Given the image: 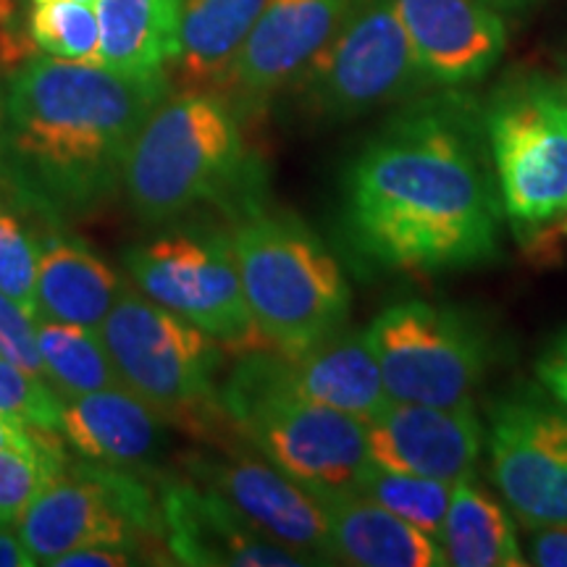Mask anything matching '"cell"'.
Returning <instances> with one entry per match:
<instances>
[{"label": "cell", "mask_w": 567, "mask_h": 567, "mask_svg": "<svg viewBox=\"0 0 567 567\" xmlns=\"http://www.w3.org/2000/svg\"><path fill=\"white\" fill-rule=\"evenodd\" d=\"M505 221L484 111L465 90L400 103L344 174V234L381 271L431 276L492 264Z\"/></svg>", "instance_id": "obj_1"}, {"label": "cell", "mask_w": 567, "mask_h": 567, "mask_svg": "<svg viewBox=\"0 0 567 567\" xmlns=\"http://www.w3.org/2000/svg\"><path fill=\"white\" fill-rule=\"evenodd\" d=\"M166 97V74L34 55L6 84L13 200L48 218L97 208L122 187L134 134Z\"/></svg>", "instance_id": "obj_2"}, {"label": "cell", "mask_w": 567, "mask_h": 567, "mask_svg": "<svg viewBox=\"0 0 567 567\" xmlns=\"http://www.w3.org/2000/svg\"><path fill=\"white\" fill-rule=\"evenodd\" d=\"M122 189L142 224H168L200 205L234 218L266 200V166L250 153L243 113L221 92L166 97L134 134Z\"/></svg>", "instance_id": "obj_3"}, {"label": "cell", "mask_w": 567, "mask_h": 567, "mask_svg": "<svg viewBox=\"0 0 567 567\" xmlns=\"http://www.w3.org/2000/svg\"><path fill=\"white\" fill-rule=\"evenodd\" d=\"M245 302L274 352L297 358L350 321V281L321 237L266 200L231 218Z\"/></svg>", "instance_id": "obj_4"}, {"label": "cell", "mask_w": 567, "mask_h": 567, "mask_svg": "<svg viewBox=\"0 0 567 567\" xmlns=\"http://www.w3.org/2000/svg\"><path fill=\"white\" fill-rule=\"evenodd\" d=\"M218 402L243 439L318 499L360 492L373 467L365 423L297 392L279 352H245Z\"/></svg>", "instance_id": "obj_5"}, {"label": "cell", "mask_w": 567, "mask_h": 567, "mask_svg": "<svg viewBox=\"0 0 567 567\" xmlns=\"http://www.w3.org/2000/svg\"><path fill=\"white\" fill-rule=\"evenodd\" d=\"M124 386L168 423L203 439L226 421L216 375L224 344L195 323L126 287L101 326Z\"/></svg>", "instance_id": "obj_6"}, {"label": "cell", "mask_w": 567, "mask_h": 567, "mask_svg": "<svg viewBox=\"0 0 567 567\" xmlns=\"http://www.w3.org/2000/svg\"><path fill=\"white\" fill-rule=\"evenodd\" d=\"M481 111L505 218L528 239L567 216V95L542 71H515Z\"/></svg>", "instance_id": "obj_7"}, {"label": "cell", "mask_w": 567, "mask_h": 567, "mask_svg": "<svg viewBox=\"0 0 567 567\" xmlns=\"http://www.w3.org/2000/svg\"><path fill=\"white\" fill-rule=\"evenodd\" d=\"M310 118L342 124L434 90L394 0H350L337 30L289 84Z\"/></svg>", "instance_id": "obj_8"}, {"label": "cell", "mask_w": 567, "mask_h": 567, "mask_svg": "<svg viewBox=\"0 0 567 567\" xmlns=\"http://www.w3.org/2000/svg\"><path fill=\"white\" fill-rule=\"evenodd\" d=\"M389 400L417 405H473L494 363L484 323L463 308L431 300L386 305L365 329Z\"/></svg>", "instance_id": "obj_9"}, {"label": "cell", "mask_w": 567, "mask_h": 567, "mask_svg": "<svg viewBox=\"0 0 567 567\" xmlns=\"http://www.w3.org/2000/svg\"><path fill=\"white\" fill-rule=\"evenodd\" d=\"M19 536L38 565L82 547H132L147 557V547H166V526L158 492L142 473L87 463L63 473L32 502L19 520Z\"/></svg>", "instance_id": "obj_10"}, {"label": "cell", "mask_w": 567, "mask_h": 567, "mask_svg": "<svg viewBox=\"0 0 567 567\" xmlns=\"http://www.w3.org/2000/svg\"><path fill=\"white\" fill-rule=\"evenodd\" d=\"M124 266L134 287L234 350H271L245 302L231 234L187 226L130 247Z\"/></svg>", "instance_id": "obj_11"}, {"label": "cell", "mask_w": 567, "mask_h": 567, "mask_svg": "<svg viewBox=\"0 0 567 567\" xmlns=\"http://www.w3.org/2000/svg\"><path fill=\"white\" fill-rule=\"evenodd\" d=\"M488 467L523 528L567 520V410L542 384L496 396L486 425Z\"/></svg>", "instance_id": "obj_12"}, {"label": "cell", "mask_w": 567, "mask_h": 567, "mask_svg": "<svg viewBox=\"0 0 567 567\" xmlns=\"http://www.w3.org/2000/svg\"><path fill=\"white\" fill-rule=\"evenodd\" d=\"M205 444L182 457L184 476L224 496L255 528L310 565H339L318 496L268 463L239 431L229 442L218 425Z\"/></svg>", "instance_id": "obj_13"}, {"label": "cell", "mask_w": 567, "mask_h": 567, "mask_svg": "<svg viewBox=\"0 0 567 567\" xmlns=\"http://www.w3.org/2000/svg\"><path fill=\"white\" fill-rule=\"evenodd\" d=\"M166 549L176 565L193 567H302L310 565L268 538L213 488L189 476L158 481Z\"/></svg>", "instance_id": "obj_14"}, {"label": "cell", "mask_w": 567, "mask_h": 567, "mask_svg": "<svg viewBox=\"0 0 567 567\" xmlns=\"http://www.w3.org/2000/svg\"><path fill=\"white\" fill-rule=\"evenodd\" d=\"M365 439L373 467L446 484L476 473L486 444L476 402L436 408L389 400L386 408L365 423Z\"/></svg>", "instance_id": "obj_15"}, {"label": "cell", "mask_w": 567, "mask_h": 567, "mask_svg": "<svg viewBox=\"0 0 567 567\" xmlns=\"http://www.w3.org/2000/svg\"><path fill=\"white\" fill-rule=\"evenodd\" d=\"M347 6L350 0H266L224 95L245 113L289 90L337 30Z\"/></svg>", "instance_id": "obj_16"}, {"label": "cell", "mask_w": 567, "mask_h": 567, "mask_svg": "<svg viewBox=\"0 0 567 567\" xmlns=\"http://www.w3.org/2000/svg\"><path fill=\"white\" fill-rule=\"evenodd\" d=\"M434 90H467L499 63L507 24L481 0H394Z\"/></svg>", "instance_id": "obj_17"}, {"label": "cell", "mask_w": 567, "mask_h": 567, "mask_svg": "<svg viewBox=\"0 0 567 567\" xmlns=\"http://www.w3.org/2000/svg\"><path fill=\"white\" fill-rule=\"evenodd\" d=\"M168 423L126 386L61 400V434L84 460L145 473L166 452Z\"/></svg>", "instance_id": "obj_18"}, {"label": "cell", "mask_w": 567, "mask_h": 567, "mask_svg": "<svg viewBox=\"0 0 567 567\" xmlns=\"http://www.w3.org/2000/svg\"><path fill=\"white\" fill-rule=\"evenodd\" d=\"M126 289L113 268L87 243L51 226L40 234L38 316L101 331Z\"/></svg>", "instance_id": "obj_19"}, {"label": "cell", "mask_w": 567, "mask_h": 567, "mask_svg": "<svg viewBox=\"0 0 567 567\" xmlns=\"http://www.w3.org/2000/svg\"><path fill=\"white\" fill-rule=\"evenodd\" d=\"M339 565L358 567H442V542L389 513L363 492L321 496Z\"/></svg>", "instance_id": "obj_20"}, {"label": "cell", "mask_w": 567, "mask_h": 567, "mask_svg": "<svg viewBox=\"0 0 567 567\" xmlns=\"http://www.w3.org/2000/svg\"><path fill=\"white\" fill-rule=\"evenodd\" d=\"M281 354V352H279ZM284 360V373L308 400L368 423L386 408L389 394L365 331L344 329Z\"/></svg>", "instance_id": "obj_21"}, {"label": "cell", "mask_w": 567, "mask_h": 567, "mask_svg": "<svg viewBox=\"0 0 567 567\" xmlns=\"http://www.w3.org/2000/svg\"><path fill=\"white\" fill-rule=\"evenodd\" d=\"M266 0H184L176 74L184 90L226 92Z\"/></svg>", "instance_id": "obj_22"}, {"label": "cell", "mask_w": 567, "mask_h": 567, "mask_svg": "<svg viewBox=\"0 0 567 567\" xmlns=\"http://www.w3.org/2000/svg\"><path fill=\"white\" fill-rule=\"evenodd\" d=\"M184 0H95L103 66L132 76L166 74L179 55Z\"/></svg>", "instance_id": "obj_23"}, {"label": "cell", "mask_w": 567, "mask_h": 567, "mask_svg": "<svg viewBox=\"0 0 567 567\" xmlns=\"http://www.w3.org/2000/svg\"><path fill=\"white\" fill-rule=\"evenodd\" d=\"M446 563L455 567H526L515 515L502 496L488 492L467 473L452 484V499L442 528Z\"/></svg>", "instance_id": "obj_24"}, {"label": "cell", "mask_w": 567, "mask_h": 567, "mask_svg": "<svg viewBox=\"0 0 567 567\" xmlns=\"http://www.w3.org/2000/svg\"><path fill=\"white\" fill-rule=\"evenodd\" d=\"M34 329H38L45 381L55 389L61 400L101 392V389L109 386H124L101 331L74 323L48 321V318L34 321Z\"/></svg>", "instance_id": "obj_25"}, {"label": "cell", "mask_w": 567, "mask_h": 567, "mask_svg": "<svg viewBox=\"0 0 567 567\" xmlns=\"http://www.w3.org/2000/svg\"><path fill=\"white\" fill-rule=\"evenodd\" d=\"M27 24H30L34 48L45 55L103 66L95 6L74 3V0L34 3Z\"/></svg>", "instance_id": "obj_26"}, {"label": "cell", "mask_w": 567, "mask_h": 567, "mask_svg": "<svg viewBox=\"0 0 567 567\" xmlns=\"http://www.w3.org/2000/svg\"><path fill=\"white\" fill-rule=\"evenodd\" d=\"M360 492L379 502L381 507H386L389 513L408 520L410 526L442 538L446 509H450L452 499V484H446V481L371 467Z\"/></svg>", "instance_id": "obj_27"}, {"label": "cell", "mask_w": 567, "mask_h": 567, "mask_svg": "<svg viewBox=\"0 0 567 567\" xmlns=\"http://www.w3.org/2000/svg\"><path fill=\"white\" fill-rule=\"evenodd\" d=\"M17 200L0 197V292L38 316L40 231L19 216Z\"/></svg>", "instance_id": "obj_28"}, {"label": "cell", "mask_w": 567, "mask_h": 567, "mask_svg": "<svg viewBox=\"0 0 567 567\" xmlns=\"http://www.w3.org/2000/svg\"><path fill=\"white\" fill-rule=\"evenodd\" d=\"M63 467V452H24L0 446V526L17 528L32 502L61 476Z\"/></svg>", "instance_id": "obj_29"}, {"label": "cell", "mask_w": 567, "mask_h": 567, "mask_svg": "<svg viewBox=\"0 0 567 567\" xmlns=\"http://www.w3.org/2000/svg\"><path fill=\"white\" fill-rule=\"evenodd\" d=\"M0 413L30 429L61 431V396L45 379L0 354Z\"/></svg>", "instance_id": "obj_30"}, {"label": "cell", "mask_w": 567, "mask_h": 567, "mask_svg": "<svg viewBox=\"0 0 567 567\" xmlns=\"http://www.w3.org/2000/svg\"><path fill=\"white\" fill-rule=\"evenodd\" d=\"M0 354L24 371L45 379L34 318L3 292H0Z\"/></svg>", "instance_id": "obj_31"}, {"label": "cell", "mask_w": 567, "mask_h": 567, "mask_svg": "<svg viewBox=\"0 0 567 567\" xmlns=\"http://www.w3.org/2000/svg\"><path fill=\"white\" fill-rule=\"evenodd\" d=\"M536 379L551 400L567 410V326L557 331L536 360Z\"/></svg>", "instance_id": "obj_32"}, {"label": "cell", "mask_w": 567, "mask_h": 567, "mask_svg": "<svg viewBox=\"0 0 567 567\" xmlns=\"http://www.w3.org/2000/svg\"><path fill=\"white\" fill-rule=\"evenodd\" d=\"M528 565L567 567V520L528 528Z\"/></svg>", "instance_id": "obj_33"}, {"label": "cell", "mask_w": 567, "mask_h": 567, "mask_svg": "<svg viewBox=\"0 0 567 567\" xmlns=\"http://www.w3.org/2000/svg\"><path fill=\"white\" fill-rule=\"evenodd\" d=\"M151 563L142 551L132 547H109V544H97V547H82L59 557L53 567H130Z\"/></svg>", "instance_id": "obj_34"}, {"label": "cell", "mask_w": 567, "mask_h": 567, "mask_svg": "<svg viewBox=\"0 0 567 567\" xmlns=\"http://www.w3.org/2000/svg\"><path fill=\"white\" fill-rule=\"evenodd\" d=\"M61 431L48 429H30L11 421L9 415L0 413V446H11V450L38 452V450H55L63 452V442L59 439Z\"/></svg>", "instance_id": "obj_35"}, {"label": "cell", "mask_w": 567, "mask_h": 567, "mask_svg": "<svg viewBox=\"0 0 567 567\" xmlns=\"http://www.w3.org/2000/svg\"><path fill=\"white\" fill-rule=\"evenodd\" d=\"M38 559L30 555L27 544L19 534H13V526H0V567H34Z\"/></svg>", "instance_id": "obj_36"}, {"label": "cell", "mask_w": 567, "mask_h": 567, "mask_svg": "<svg viewBox=\"0 0 567 567\" xmlns=\"http://www.w3.org/2000/svg\"><path fill=\"white\" fill-rule=\"evenodd\" d=\"M0 193L13 197V172L9 151V116H6V92L0 90Z\"/></svg>", "instance_id": "obj_37"}, {"label": "cell", "mask_w": 567, "mask_h": 567, "mask_svg": "<svg viewBox=\"0 0 567 567\" xmlns=\"http://www.w3.org/2000/svg\"><path fill=\"white\" fill-rule=\"evenodd\" d=\"M481 3L499 13L502 19H509V17H523V13L534 9L538 0H481Z\"/></svg>", "instance_id": "obj_38"}, {"label": "cell", "mask_w": 567, "mask_h": 567, "mask_svg": "<svg viewBox=\"0 0 567 567\" xmlns=\"http://www.w3.org/2000/svg\"><path fill=\"white\" fill-rule=\"evenodd\" d=\"M32 3H53V0H32ZM74 3H90V6H95V0H74Z\"/></svg>", "instance_id": "obj_39"}, {"label": "cell", "mask_w": 567, "mask_h": 567, "mask_svg": "<svg viewBox=\"0 0 567 567\" xmlns=\"http://www.w3.org/2000/svg\"><path fill=\"white\" fill-rule=\"evenodd\" d=\"M559 84H563V92L567 95V66H565V71H563V76H559Z\"/></svg>", "instance_id": "obj_40"}, {"label": "cell", "mask_w": 567, "mask_h": 567, "mask_svg": "<svg viewBox=\"0 0 567 567\" xmlns=\"http://www.w3.org/2000/svg\"><path fill=\"white\" fill-rule=\"evenodd\" d=\"M565 234H567V224H565Z\"/></svg>", "instance_id": "obj_41"}]
</instances>
